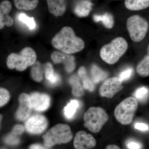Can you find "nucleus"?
<instances>
[{
	"instance_id": "nucleus-7",
	"label": "nucleus",
	"mask_w": 149,
	"mask_h": 149,
	"mask_svg": "<svg viewBox=\"0 0 149 149\" xmlns=\"http://www.w3.org/2000/svg\"><path fill=\"white\" fill-rule=\"evenodd\" d=\"M126 25L130 39L136 42L143 40L148 30V22L138 15L129 17L127 19Z\"/></svg>"
},
{
	"instance_id": "nucleus-3",
	"label": "nucleus",
	"mask_w": 149,
	"mask_h": 149,
	"mask_svg": "<svg viewBox=\"0 0 149 149\" xmlns=\"http://www.w3.org/2000/svg\"><path fill=\"white\" fill-rule=\"evenodd\" d=\"M37 58V54L34 49L26 47L19 54H10L7 58V65L10 69L15 68L18 71H24L28 67L35 64Z\"/></svg>"
},
{
	"instance_id": "nucleus-27",
	"label": "nucleus",
	"mask_w": 149,
	"mask_h": 149,
	"mask_svg": "<svg viewBox=\"0 0 149 149\" xmlns=\"http://www.w3.org/2000/svg\"><path fill=\"white\" fill-rule=\"evenodd\" d=\"M18 18L19 21L26 24L31 30L35 29L36 27V22L33 17H29L22 13L18 15Z\"/></svg>"
},
{
	"instance_id": "nucleus-28",
	"label": "nucleus",
	"mask_w": 149,
	"mask_h": 149,
	"mask_svg": "<svg viewBox=\"0 0 149 149\" xmlns=\"http://www.w3.org/2000/svg\"><path fill=\"white\" fill-rule=\"evenodd\" d=\"M135 98L140 102H145L148 98L149 95V90L146 87L138 88L134 93Z\"/></svg>"
},
{
	"instance_id": "nucleus-14",
	"label": "nucleus",
	"mask_w": 149,
	"mask_h": 149,
	"mask_svg": "<svg viewBox=\"0 0 149 149\" xmlns=\"http://www.w3.org/2000/svg\"><path fill=\"white\" fill-rule=\"evenodd\" d=\"M12 9L11 4L8 0L3 1L0 5V29L6 25L11 27L13 24L12 18L8 15Z\"/></svg>"
},
{
	"instance_id": "nucleus-33",
	"label": "nucleus",
	"mask_w": 149,
	"mask_h": 149,
	"mask_svg": "<svg viewBox=\"0 0 149 149\" xmlns=\"http://www.w3.org/2000/svg\"><path fill=\"white\" fill-rule=\"evenodd\" d=\"M134 128L141 131H146L149 130L148 125L142 123H136L134 125Z\"/></svg>"
},
{
	"instance_id": "nucleus-37",
	"label": "nucleus",
	"mask_w": 149,
	"mask_h": 149,
	"mask_svg": "<svg viewBox=\"0 0 149 149\" xmlns=\"http://www.w3.org/2000/svg\"><path fill=\"white\" fill-rule=\"evenodd\" d=\"M147 52H148V55H149V45L148 46V49H147Z\"/></svg>"
},
{
	"instance_id": "nucleus-23",
	"label": "nucleus",
	"mask_w": 149,
	"mask_h": 149,
	"mask_svg": "<svg viewBox=\"0 0 149 149\" xmlns=\"http://www.w3.org/2000/svg\"><path fill=\"white\" fill-rule=\"evenodd\" d=\"M44 72L45 73V65H41L39 61H36L31 68L32 79L36 82H41L43 79Z\"/></svg>"
},
{
	"instance_id": "nucleus-30",
	"label": "nucleus",
	"mask_w": 149,
	"mask_h": 149,
	"mask_svg": "<svg viewBox=\"0 0 149 149\" xmlns=\"http://www.w3.org/2000/svg\"><path fill=\"white\" fill-rule=\"evenodd\" d=\"M9 93L6 89L3 88L0 89V106L1 107L7 103L10 100Z\"/></svg>"
},
{
	"instance_id": "nucleus-12",
	"label": "nucleus",
	"mask_w": 149,
	"mask_h": 149,
	"mask_svg": "<svg viewBox=\"0 0 149 149\" xmlns=\"http://www.w3.org/2000/svg\"><path fill=\"white\" fill-rule=\"evenodd\" d=\"M51 58L55 64L62 63L68 72H72L75 68L74 57L73 56L55 51L51 54Z\"/></svg>"
},
{
	"instance_id": "nucleus-15",
	"label": "nucleus",
	"mask_w": 149,
	"mask_h": 149,
	"mask_svg": "<svg viewBox=\"0 0 149 149\" xmlns=\"http://www.w3.org/2000/svg\"><path fill=\"white\" fill-rule=\"evenodd\" d=\"M48 10L56 17L61 16L65 12L66 8L65 0H46Z\"/></svg>"
},
{
	"instance_id": "nucleus-11",
	"label": "nucleus",
	"mask_w": 149,
	"mask_h": 149,
	"mask_svg": "<svg viewBox=\"0 0 149 149\" xmlns=\"http://www.w3.org/2000/svg\"><path fill=\"white\" fill-rule=\"evenodd\" d=\"M73 144L75 149H91L95 146L96 141L91 134L80 131L75 135Z\"/></svg>"
},
{
	"instance_id": "nucleus-10",
	"label": "nucleus",
	"mask_w": 149,
	"mask_h": 149,
	"mask_svg": "<svg viewBox=\"0 0 149 149\" xmlns=\"http://www.w3.org/2000/svg\"><path fill=\"white\" fill-rule=\"evenodd\" d=\"M19 106L15 113L17 120L24 121L30 116L32 108L30 96L26 93L21 94L19 97Z\"/></svg>"
},
{
	"instance_id": "nucleus-2",
	"label": "nucleus",
	"mask_w": 149,
	"mask_h": 149,
	"mask_svg": "<svg viewBox=\"0 0 149 149\" xmlns=\"http://www.w3.org/2000/svg\"><path fill=\"white\" fill-rule=\"evenodd\" d=\"M127 41L124 38L118 37L101 49L100 55L104 61L109 64L116 63L128 49Z\"/></svg>"
},
{
	"instance_id": "nucleus-19",
	"label": "nucleus",
	"mask_w": 149,
	"mask_h": 149,
	"mask_svg": "<svg viewBox=\"0 0 149 149\" xmlns=\"http://www.w3.org/2000/svg\"><path fill=\"white\" fill-rule=\"evenodd\" d=\"M91 79L95 84L100 83L106 79L107 77V72L104 71L100 67L93 64L91 67Z\"/></svg>"
},
{
	"instance_id": "nucleus-24",
	"label": "nucleus",
	"mask_w": 149,
	"mask_h": 149,
	"mask_svg": "<svg viewBox=\"0 0 149 149\" xmlns=\"http://www.w3.org/2000/svg\"><path fill=\"white\" fill-rule=\"evenodd\" d=\"M94 21L96 22H102L103 24L107 29H111L114 25V19L112 15L106 13L102 15H95L93 16Z\"/></svg>"
},
{
	"instance_id": "nucleus-9",
	"label": "nucleus",
	"mask_w": 149,
	"mask_h": 149,
	"mask_svg": "<svg viewBox=\"0 0 149 149\" xmlns=\"http://www.w3.org/2000/svg\"><path fill=\"white\" fill-rule=\"evenodd\" d=\"M48 124V120L44 116L35 115L29 118L27 120L24 128L29 133L39 134L45 130Z\"/></svg>"
},
{
	"instance_id": "nucleus-36",
	"label": "nucleus",
	"mask_w": 149,
	"mask_h": 149,
	"mask_svg": "<svg viewBox=\"0 0 149 149\" xmlns=\"http://www.w3.org/2000/svg\"><path fill=\"white\" fill-rule=\"evenodd\" d=\"M105 149H120L118 146L116 145H109L107 146Z\"/></svg>"
},
{
	"instance_id": "nucleus-38",
	"label": "nucleus",
	"mask_w": 149,
	"mask_h": 149,
	"mask_svg": "<svg viewBox=\"0 0 149 149\" xmlns=\"http://www.w3.org/2000/svg\"><path fill=\"white\" fill-rule=\"evenodd\" d=\"M1 149H6V148H1Z\"/></svg>"
},
{
	"instance_id": "nucleus-25",
	"label": "nucleus",
	"mask_w": 149,
	"mask_h": 149,
	"mask_svg": "<svg viewBox=\"0 0 149 149\" xmlns=\"http://www.w3.org/2000/svg\"><path fill=\"white\" fill-rule=\"evenodd\" d=\"M80 105V102L77 100H73L65 107L64 114L67 119H71L74 117L76 111Z\"/></svg>"
},
{
	"instance_id": "nucleus-13",
	"label": "nucleus",
	"mask_w": 149,
	"mask_h": 149,
	"mask_svg": "<svg viewBox=\"0 0 149 149\" xmlns=\"http://www.w3.org/2000/svg\"><path fill=\"white\" fill-rule=\"evenodd\" d=\"M30 97L32 109L36 111H45L49 106L50 98L47 94L34 93Z\"/></svg>"
},
{
	"instance_id": "nucleus-1",
	"label": "nucleus",
	"mask_w": 149,
	"mask_h": 149,
	"mask_svg": "<svg viewBox=\"0 0 149 149\" xmlns=\"http://www.w3.org/2000/svg\"><path fill=\"white\" fill-rule=\"evenodd\" d=\"M52 45L65 54L76 53L85 47V43L77 37L71 27H64L52 39Z\"/></svg>"
},
{
	"instance_id": "nucleus-22",
	"label": "nucleus",
	"mask_w": 149,
	"mask_h": 149,
	"mask_svg": "<svg viewBox=\"0 0 149 149\" xmlns=\"http://www.w3.org/2000/svg\"><path fill=\"white\" fill-rule=\"evenodd\" d=\"M14 3L17 9L31 10L37 7L39 0H14Z\"/></svg>"
},
{
	"instance_id": "nucleus-18",
	"label": "nucleus",
	"mask_w": 149,
	"mask_h": 149,
	"mask_svg": "<svg viewBox=\"0 0 149 149\" xmlns=\"http://www.w3.org/2000/svg\"><path fill=\"white\" fill-rule=\"evenodd\" d=\"M79 77L82 79L83 86L84 89L90 92H93L95 89V83L92 79L87 74L86 70L84 67H81L78 71Z\"/></svg>"
},
{
	"instance_id": "nucleus-26",
	"label": "nucleus",
	"mask_w": 149,
	"mask_h": 149,
	"mask_svg": "<svg viewBox=\"0 0 149 149\" xmlns=\"http://www.w3.org/2000/svg\"><path fill=\"white\" fill-rule=\"evenodd\" d=\"M136 71L140 76L147 77L149 76V55L146 56L138 64Z\"/></svg>"
},
{
	"instance_id": "nucleus-6",
	"label": "nucleus",
	"mask_w": 149,
	"mask_h": 149,
	"mask_svg": "<svg viewBox=\"0 0 149 149\" xmlns=\"http://www.w3.org/2000/svg\"><path fill=\"white\" fill-rule=\"evenodd\" d=\"M138 107L137 100L129 97L122 101L114 110L115 117L122 125H129L133 121Z\"/></svg>"
},
{
	"instance_id": "nucleus-29",
	"label": "nucleus",
	"mask_w": 149,
	"mask_h": 149,
	"mask_svg": "<svg viewBox=\"0 0 149 149\" xmlns=\"http://www.w3.org/2000/svg\"><path fill=\"white\" fill-rule=\"evenodd\" d=\"M19 136L17 133L11 131L4 139L6 143L9 145H17L19 143Z\"/></svg>"
},
{
	"instance_id": "nucleus-35",
	"label": "nucleus",
	"mask_w": 149,
	"mask_h": 149,
	"mask_svg": "<svg viewBox=\"0 0 149 149\" xmlns=\"http://www.w3.org/2000/svg\"><path fill=\"white\" fill-rule=\"evenodd\" d=\"M29 149H47L39 144H33L29 147Z\"/></svg>"
},
{
	"instance_id": "nucleus-4",
	"label": "nucleus",
	"mask_w": 149,
	"mask_h": 149,
	"mask_svg": "<svg viewBox=\"0 0 149 149\" xmlns=\"http://www.w3.org/2000/svg\"><path fill=\"white\" fill-rule=\"evenodd\" d=\"M70 127L67 124L59 123L54 126L42 136L44 145L51 148L56 144L66 143L72 139Z\"/></svg>"
},
{
	"instance_id": "nucleus-20",
	"label": "nucleus",
	"mask_w": 149,
	"mask_h": 149,
	"mask_svg": "<svg viewBox=\"0 0 149 149\" xmlns=\"http://www.w3.org/2000/svg\"><path fill=\"white\" fill-rule=\"evenodd\" d=\"M125 5L129 10H142L149 7V0H125Z\"/></svg>"
},
{
	"instance_id": "nucleus-31",
	"label": "nucleus",
	"mask_w": 149,
	"mask_h": 149,
	"mask_svg": "<svg viewBox=\"0 0 149 149\" xmlns=\"http://www.w3.org/2000/svg\"><path fill=\"white\" fill-rule=\"evenodd\" d=\"M133 70L132 68H128L120 72L118 77L123 82L129 80L133 75Z\"/></svg>"
},
{
	"instance_id": "nucleus-34",
	"label": "nucleus",
	"mask_w": 149,
	"mask_h": 149,
	"mask_svg": "<svg viewBox=\"0 0 149 149\" xmlns=\"http://www.w3.org/2000/svg\"><path fill=\"white\" fill-rule=\"evenodd\" d=\"M24 127L22 125L17 124L14 126L12 131L20 136L24 132Z\"/></svg>"
},
{
	"instance_id": "nucleus-8",
	"label": "nucleus",
	"mask_w": 149,
	"mask_h": 149,
	"mask_svg": "<svg viewBox=\"0 0 149 149\" xmlns=\"http://www.w3.org/2000/svg\"><path fill=\"white\" fill-rule=\"evenodd\" d=\"M123 81L118 77H110L105 80L99 89L102 97L111 99L123 88Z\"/></svg>"
},
{
	"instance_id": "nucleus-21",
	"label": "nucleus",
	"mask_w": 149,
	"mask_h": 149,
	"mask_svg": "<svg viewBox=\"0 0 149 149\" xmlns=\"http://www.w3.org/2000/svg\"><path fill=\"white\" fill-rule=\"evenodd\" d=\"M69 83L72 86V93L73 96L80 97L84 95L85 92L83 85L76 75H73L70 77Z\"/></svg>"
},
{
	"instance_id": "nucleus-16",
	"label": "nucleus",
	"mask_w": 149,
	"mask_h": 149,
	"mask_svg": "<svg viewBox=\"0 0 149 149\" xmlns=\"http://www.w3.org/2000/svg\"><path fill=\"white\" fill-rule=\"evenodd\" d=\"M45 77L49 84L52 86L58 85L61 82V77L54 71L52 65L50 63L45 65Z\"/></svg>"
},
{
	"instance_id": "nucleus-17",
	"label": "nucleus",
	"mask_w": 149,
	"mask_h": 149,
	"mask_svg": "<svg viewBox=\"0 0 149 149\" xmlns=\"http://www.w3.org/2000/svg\"><path fill=\"white\" fill-rule=\"evenodd\" d=\"M93 4L88 0H83L75 6L74 13L77 16L85 17L89 15L92 10Z\"/></svg>"
},
{
	"instance_id": "nucleus-5",
	"label": "nucleus",
	"mask_w": 149,
	"mask_h": 149,
	"mask_svg": "<svg viewBox=\"0 0 149 149\" xmlns=\"http://www.w3.org/2000/svg\"><path fill=\"white\" fill-rule=\"evenodd\" d=\"M108 119V115L103 109L100 107H91L84 115V126L93 133H97Z\"/></svg>"
},
{
	"instance_id": "nucleus-32",
	"label": "nucleus",
	"mask_w": 149,
	"mask_h": 149,
	"mask_svg": "<svg viewBox=\"0 0 149 149\" xmlns=\"http://www.w3.org/2000/svg\"><path fill=\"white\" fill-rule=\"evenodd\" d=\"M126 145L129 149H141L142 148L141 143L133 140L127 141Z\"/></svg>"
}]
</instances>
